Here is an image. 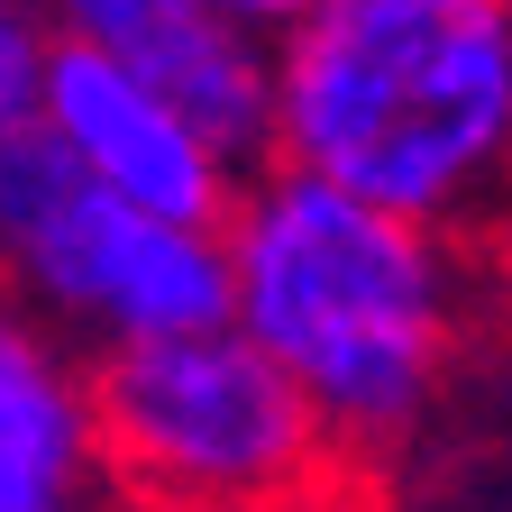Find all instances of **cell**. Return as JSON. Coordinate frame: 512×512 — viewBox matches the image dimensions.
Listing matches in <instances>:
<instances>
[{
	"label": "cell",
	"instance_id": "1",
	"mask_svg": "<svg viewBox=\"0 0 512 512\" xmlns=\"http://www.w3.org/2000/svg\"><path fill=\"white\" fill-rule=\"evenodd\" d=\"M220 229L238 266V320L330 412L348 458H403L430 430L476 320L467 238L302 165L247 174Z\"/></svg>",
	"mask_w": 512,
	"mask_h": 512
},
{
	"label": "cell",
	"instance_id": "2",
	"mask_svg": "<svg viewBox=\"0 0 512 512\" xmlns=\"http://www.w3.org/2000/svg\"><path fill=\"white\" fill-rule=\"evenodd\" d=\"M275 165L448 238L512 229V0H320L275 37Z\"/></svg>",
	"mask_w": 512,
	"mask_h": 512
},
{
	"label": "cell",
	"instance_id": "3",
	"mask_svg": "<svg viewBox=\"0 0 512 512\" xmlns=\"http://www.w3.org/2000/svg\"><path fill=\"white\" fill-rule=\"evenodd\" d=\"M119 503L174 512H330L348 494V439L293 366L247 330H165L92 357Z\"/></svg>",
	"mask_w": 512,
	"mask_h": 512
},
{
	"label": "cell",
	"instance_id": "4",
	"mask_svg": "<svg viewBox=\"0 0 512 512\" xmlns=\"http://www.w3.org/2000/svg\"><path fill=\"white\" fill-rule=\"evenodd\" d=\"M0 238L10 293L74 348H128L238 320V266L220 220H174L92 183L46 119L0 128Z\"/></svg>",
	"mask_w": 512,
	"mask_h": 512
},
{
	"label": "cell",
	"instance_id": "5",
	"mask_svg": "<svg viewBox=\"0 0 512 512\" xmlns=\"http://www.w3.org/2000/svg\"><path fill=\"white\" fill-rule=\"evenodd\" d=\"M37 119L74 147V165L92 183L128 192L147 211H174V220H229L238 183H247V165L165 83H147L138 64H119V55L83 46V37H55Z\"/></svg>",
	"mask_w": 512,
	"mask_h": 512
},
{
	"label": "cell",
	"instance_id": "6",
	"mask_svg": "<svg viewBox=\"0 0 512 512\" xmlns=\"http://www.w3.org/2000/svg\"><path fill=\"white\" fill-rule=\"evenodd\" d=\"M55 37H83L165 83L238 165H275V37L238 28L220 0H37Z\"/></svg>",
	"mask_w": 512,
	"mask_h": 512
},
{
	"label": "cell",
	"instance_id": "7",
	"mask_svg": "<svg viewBox=\"0 0 512 512\" xmlns=\"http://www.w3.org/2000/svg\"><path fill=\"white\" fill-rule=\"evenodd\" d=\"M0 512H119L92 348L28 311L0 330Z\"/></svg>",
	"mask_w": 512,
	"mask_h": 512
},
{
	"label": "cell",
	"instance_id": "8",
	"mask_svg": "<svg viewBox=\"0 0 512 512\" xmlns=\"http://www.w3.org/2000/svg\"><path fill=\"white\" fill-rule=\"evenodd\" d=\"M46 55H55V28L37 0H10L0 19V128H28L46 110Z\"/></svg>",
	"mask_w": 512,
	"mask_h": 512
},
{
	"label": "cell",
	"instance_id": "9",
	"mask_svg": "<svg viewBox=\"0 0 512 512\" xmlns=\"http://www.w3.org/2000/svg\"><path fill=\"white\" fill-rule=\"evenodd\" d=\"M220 10L238 19V28H256V37H284V28H302L320 0H220Z\"/></svg>",
	"mask_w": 512,
	"mask_h": 512
},
{
	"label": "cell",
	"instance_id": "10",
	"mask_svg": "<svg viewBox=\"0 0 512 512\" xmlns=\"http://www.w3.org/2000/svg\"><path fill=\"white\" fill-rule=\"evenodd\" d=\"M119 512H174V503H119Z\"/></svg>",
	"mask_w": 512,
	"mask_h": 512
}]
</instances>
